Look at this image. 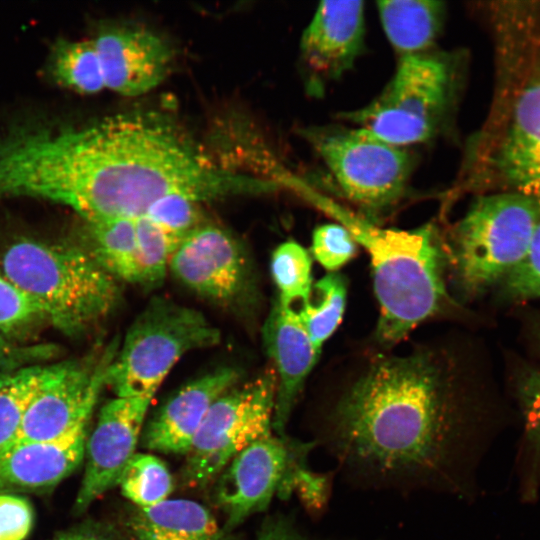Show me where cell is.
I'll list each match as a JSON object with an SVG mask.
<instances>
[{"label": "cell", "mask_w": 540, "mask_h": 540, "mask_svg": "<svg viewBox=\"0 0 540 540\" xmlns=\"http://www.w3.org/2000/svg\"><path fill=\"white\" fill-rule=\"evenodd\" d=\"M49 71L58 84L82 94H94L105 88L93 39L58 41L50 56Z\"/></svg>", "instance_id": "cb8c5ba5"}, {"label": "cell", "mask_w": 540, "mask_h": 540, "mask_svg": "<svg viewBox=\"0 0 540 540\" xmlns=\"http://www.w3.org/2000/svg\"><path fill=\"white\" fill-rule=\"evenodd\" d=\"M57 540H103L98 537L88 536V535H69L61 537Z\"/></svg>", "instance_id": "8d00e7d4"}, {"label": "cell", "mask_w": 540, "mask_h": 540, "mask_svg": "<svg viewBox=\"0 0 540 540\" xmlns=\"http://www.w3.org/2000/svg\"><path fill=\"white\" fill-rule=\"evenodd\" d=\"M34 353L17 349L8 341L7 336L0 332V367L18 365L26 356Z\"/></svg>", "instance_id": "d590c367"}, {"label": "cell", "mask_w": 540, "mask_h": 540, "mask_svg": "<svg viewBox=\"0 0 540 540\" xmlns=\"http://www.w3.org/2000/svg\"><path fill=\"white\" fill-rule=\"evenodd\" d=\"M365 33L363 1H322L303 32L300 51L312 92L339 79L360 54Z\"/></svg>", "instance_id": "9a60e30c"}, {"label": "cell", "mask_w": 540, "mask_h": 540, "mask_svg": "<svg viewBox=\"0 0 540 540\" xmlns=\"http://www.w3.org/2000/svg\"><path fill=\"white\" fill-rule=\"evenodd\" d=\"M168 270L194 293L223 306L238 304L250 290L243 249L214 225H201L186 235L172 253Z\"/></svg>", "instance_id": "4fadbf2b"}, {"label": "cell", "mask_w": 540, "mask_h": 540, "mask_svg": "<svg viewBox=\"0 0 540 540\" xmlns=\"http://www.w3.org/2000/svg\"><path fill=\"white\" fill-rule=\"evenodd\" d=\"M262 336L277 376L273 431L285 436L296 401L320 354L310 339L299 309L282 306L278 301L264 322Z\"/></svg>", "instance_id": "2e32d148"}, {"label": "cell", "mask_w": 540, "mask_h": 540, "mask_svg": "<svg viewBox=\"0 0 540 540\" xmlns=\"http://www.w3.org/2000/svg\"><path fill=\"white\" fill-rule=\"evenodd\" d=\"M316 446L314 440L271 433L238 453L217 477L214 490L215 503L226 516V533L266 510L275 495L287 499L296 494L311 514L323 512L332 474L309 467L308 455Z\"/></svg>", "instance_id": "52a82bcc"}, {"label": "cell", "mask_w": 540, "mask_h": 540, "mask_svg": "<svg viewBox=\"0 0 540 540\" xmlns=\"http://www.w3.org/2000/svg\"><path fill=\"white\" fill-rule=\"evenodd\" d=\"M128 527L135 540H227L211 511L188 499L135 507L128 516Z\"/></svg>", "instance_id": "ffe728a7"}, {"label": "cell", "mask_w": 540, "mask_h": 540, "mask_svg": "<svg viewBox=\"0 0 540 540\" xmlns=\"http://www.w3.org/2000/svg\"><path fill=\"white\" fill-rule=\"evenodd\" d=\"M308 136L344 197L369 216L388 211L404 194L412 168L404 147L359 127L320 128Z\"/></svg>", "instance_id": "8fae6325"}, {"label": "cell", "mask_w": 540, "mask_h": 540, "mask_svg": "<svg viewBox=\"0 0 540 540\" xmlns=\"http://www.w3.org/2000/svg\"><path fill=\"white\" fill-rule=\"evenodd\" d=\"M116 351L114 343L95 364L67 361L45 366L15 442L53 441L87 426Z\"/></svg>", "instance_id": "7c38bea8"}, {"label": "cell", "mask_w": 540, "mask_h": 540, "mask_svg": "<svg viewBox=\"0 0 540 540\" xmlns=\"http://www.w3.org/2000/svg\"><path fill=\"white\" fill-rule=\"evenodd\" d=\"M271 274L278 289V303L298 308L309 302L313 291L312 255L299 243H281L271 256Z\"/></svg>", "instance_id": "4316f807"}, {"label": "cell", "mask_w": 540, "mask_h": 540, "mask_svg": "<svg viewBox=\"0 0 540 540\" xmlns=\"http://www.w3.org/2000/svg\"><path fill=\"white\" fill-rule=\"evenodd\" d=\"M42 318L36 304L7 279L0 267V332L8 337Z\"/></svg>", "instance_id": "d6a6232c"}, {"label": "cell", "mask_w": 540, "mask_h": 540, "mask_svg": "<svg viewBox=\"0 0 540 540\" xmlns=\"http://www.w3.org/2000/svg\"><path fill=\"white\" fill-rule=\"evenodd\" d=\"M97 262L117 281L141 284L135 219L86 222Z\"/></svg>", "instance_id": "7402d4cb"}, {"label": "cell", "mask_w": 540, "mask_h": 540, "mask_svg": "<svg viewBox=\"0 0 540 540\" xmlns=\"http://www.w3.org/2000/svg\"><path fill=\"white\" fill-rule=\"evenodd\" d=\"M123 496L136 507H150L168 499L174 488L166 464L148 453H135L118 484Z\"/></svg>", "instance_id": "83f0119b"}, {"label": "cell", "mask_w": 540, "mask_h": 540, "mask_svg": "<svg viewBox=\"0 0 540 540\" xmlns=\"http://www.w3.org/2000/svg\"><path fill=\"white\" fill-rule=\"evenodd\" d=\"M487 10L495 87L471 147V185L481 193H518L540 207V1L494 2Z\"/></svg>", "instance_id": "3957f363"}, {"label": "cell", "mask_w": 540, "mask_h": 540, "mask_svg": "<svg viewBox=\"0 0 540 540\" xmlns=\"http://www.w3.org/2000/svg\"><path fill=\"white\" fill-rule=\"evenodd\" d=\"M44 370L30 365L0 372V453L15 443Z\"/></svg>", "instance_id": "d4e9b609"}, {"label": "cell", "mask_w": 540, "mask_h": 540, "mask_svg": "<svg viewBox=\"0 0 540 540\" xmlns=\"http://www.w3.org/2000/svg\"><path fill=\"white\" fill-rule=\"evenodd\" d=\"M1 270L55 328L76 335L104 320L118 303L117 280L88 249L22 239L3 254Z\"/></svg>", "instance_id": "5b68a950"}, {"label": "cell", "mask_w": 540, "mask_h": 540, "mask_svg": "<svg viewBox=\"0 0 540 540\" xmlns=\"http://www.w3.org/2000/svg\"><path fill=\"white\" fill-rule=\"evenodd\" d=\"M240 377L237 369L222 367L181 387L148 423L143 445L156 452L186 455L210 407Z\"/></svg>", "instance_id": "ac0fdd59"}, {"label": "cell", "mask_w": 540, "mask_h": 540, "mask_svg": "<svg viewBox=\"0 0 540 540\" xmlns=\"http://www.w3.org/2000/svg\"><path fill=\"white\" fill-rule=\"evenodd\" d=\"M540 221V207L512 192L479 194L442 238L446 275L463 298L502 283L526 254Z\"/></svg>", "instance_id": "8992f818"}, {"label": "cell", "mask_w": 540, "mask_h": 540, "mask_svg": "<svg viewBox=\"0 0 540 540\" xmlns=\"http://www.w3.org/2000/svg\"><path fill=\"white\" fill-rule=\"evenodd\" d=\"M460 80L458 65L449 58L429 53L402 56L382 92L348 118L399 147L425 142L451 112Z\"/></svg>", "instance_id": "ba28073f"}, {"label": "cell", "mask_w": 540, "mask_h": 540, "mask_svg": "<svg viewBox=\"0 0 540 540\" xmlns=\"http://www.w3.org/2000/svg\"><path fill=\"white\" fill-rule=\"evenodd\" d=\"M141 284L144 288L160 285L169 261L180 241L146 216L135 219Z\"/></svg>", "instance_id": "f1b7e54d"}, {"label": "cell", "mask_w": 540, "mask_h": 540, "mask_svg": "<svg viewBox=\"0 0 540 540\" xmlns=\"http://www.w3.org/2000/svg\"><path fill=\"white\" fill-rule=\"evenodd\" d=\"M277 376L273 367L235 385L210 407L187 452L182 483L202 489L248 445L273 431Z\"/></svg>", "instance_id": "30bf717a"}, {"label": "cell", "mask_w": 540, "mask_h": 540, "mask_svg": "<svg viewBox=\"0 0 540 540\" xmlns=\"http://www.w3.org/2000/svg\"><path fill=\"white\" fill-rule=\"evenodd\" d=\"M87 426L53 441L15 442L0 453V486L49 488L68 477L85 455Z\"/></svg>", "instance_id": "d6986e66"}, {"label": "cell", "mask_w": 540, "mask_h": 540, "mask_svg": "<svg viewBox=\"0 0 540 540\" xmlns=\"http://www.w3.org/2000/svg\"><path fill=\"white\" fill-rule=\"evenodd\" d=\"M337 214L368 253L380 307L376 343L390 349L450 302L442 238L432 227L413 232L385 230Z\"/></svg>", "instance_id": "277c9868"}, {"label": "cell", "mask_w": 540, "mask_h": 540, "mask_svg": "<svg viewBox=\"0 0 540 540\" xmlns=\"http://www.w3.org/2000/svg\"><path fill=\"white\" fill-rule=\"evenodd\" d=\"M93 40L105 88L125 96H138L159 85L168 73L171 50L148 30L112 27Z\"/></svg>", "instance_id": "e0dca14e"}, {"label": "cell", "mask_w": 540, "mask_h": 540, "mask_svg": "<svg viewBox=\"0 0 540 540\" xmlns=\"http://www.w3.org/2000/svg\"><path fill=\"white\" fill-rule=\"evenodd\" d=\"M144 216L179 241L201 226L198 201L178 194L167 195L157 200Z\"/></svg>", "instance_id": "f546056e"}, {"label": "cell", "mask_w": 540, "mask_h": 540, "mask_svg": "<svg viewBox=\"0 0 540 540\" xmlns=\"http://www.w3.org/2000/svg\"><path fill=\"white\" fill-rule=\"evenodd\" d=\"M220 331L198 310L153 298L129 326L106 372L117 397H154L188 352L215 346Z\"/></svg>", "instance_id": "9c48e42d"}, {"label": "cell", "mask_w": 540, "mask_h": 540, "mask_svg": "<svg viewBox=\"0 0 540 540\" xmlns=\"http://www.w3.org/2000/svg\"><path fill=\"white\" fill-rule=\"evenodd\" d=\"M314 297L299 307V312L320 354L322 347L340 325L346 306L347 285L344 277L330 272L313 285Z\"/></svg>", "instance_id": "484cf974"}, {"label": "cell", "mask_w": 540, "mask_h": 540, "mask_svg": "<svg viewBox=\"0 0 540 540\" xmlns=\"http://www.w3.org/2000/svg\"><path fill=\"white\" fill-rule=\"evenodd\" d=\"M501 284L504 296L511 300L540 298V221L523 259Z\"/></svg>", "instance_id": "1f68e13d"}, {"label": "cell", "mask_w": 540, "mask_h": 540, "mask_svg": "<svg viewBox=\"0 0 540 540\" xmlns=\"http://www.w3.org/2000/svg\"><path fill=\"white\" fill-rule=\"evenodd\" d=\"M9 175L19 196L68 206L86 222L137 219L171 194L199 202L269 188L213 165L173 120L152 111L81 127L31 125L12 147Z\"/></svg>", "instance_id": "7a4b0ae2"}, {"label": "cell", "mask_w": 540, "mask_h": 540, "mask_svg": "<svg viewBox=\"0 0 540 540\" xmlns=\"http://www.w3.org/2000/svg\"><path fill=\"white\" fill-rule=\"evenodd\" d=\"M152 399L116 397L102 407L96 427L86 440V465L75 501L76 512L82 513L119 484L125 467L136 453Z\"/></svg>", "instance_id": "5bb4252c"}, {"label": "cell", "mask_w": 540, "mask_h": 540, "mask_svg": "<svg viewBox=\"0 0 540 540\" xmlns=\"http://www.w3.org/2000/svg\"><path fill=\"white\" fill-rule=\"evenodd\" d=\"M311 252L327 271L336 272L355 256L357 243L345 226L328 223L313 231Z\"/></svg>", "instance_id": "4dcf8cb0"}, {"label": "cell", "mask_w": 540, "mask_h": 540, "mask_svg": "<svg viewBox=\"0 0 540 540\" xmlns=\"http://www.w3.org/2000/svg\"><path fill=\"white\" fill-rule=\"evenodd\" d=\"M538 342H539V345H540V329H539V332H538Z\"/></svg>", "instance_id": "74e56055"}, {"label": "cell", "mask_w": 540, "mask_h": 540, "mask_svg": "<svg viewBox=\"0 0 540 540\" xmlns=\"http://www.w3.org/2000/svg\"><path fill=\"white\" fill-rule=\"evenodd\" d=\"M256 540H358L315 537L301 530L288 515L277 514L267 517L262 523Z\"/></svg>", "instance_id": "e575fe53"}, {"label": "cell", "mask_w": 540, "mask_h": 540, "mask_svg": "<svg viewBox=\"0 0 540 540\" xmlns=\"http://www.w3.org/2000/svg\"><path fill=\"white\" fill-rule=\"evenodd\" d=\"M33 523L27 500L12 494H0V540H24Z\"/></svg>", "instance_id": "836d02e7"}, {"label": "cell", "mask_w": 540, "mask_h": 540, "mask_svg": "<svg viewBox=\"0 0 540 540\" xmlns=\"http://www.w3.org/2000/svg\"><path fill=\"white\" fill-rule=\"evenodd\" d=\"M515 393L524 426L523 490L524 496L531 499L540 486V368H519Z\"/></svg>", "instance_id": "603a6c76"}, {"label": "cell", "mask_w": 540, "mask_h": 540, "mask_svg": "<svg viewBox=\"0 0 540 540\" xmlns=\"http://www.w3.org/2000/svg\"><path fill=\"white\" fill-rule=\"evenodd\" d=\"M377 10L385 35L400 57L427 53L443 24L440 1H378Z\"/></svg>", "instance_id": "44dd1931"}, {"label": "cell", "mask_w": 540, "mask_h": 540, "mask_svg": "<svg viewBox=\"0 0 540 540\" xmlns=\"http://www.w3.org/2000/svg\"><path fill=\"white\" fill-rule=\"evenodd\" d=\"M484 408L447 339L368 350L320 397L314 441L353 486L471 496Z\"/></svg>", "instance_id": "6da1fadb"}]
</instances>
